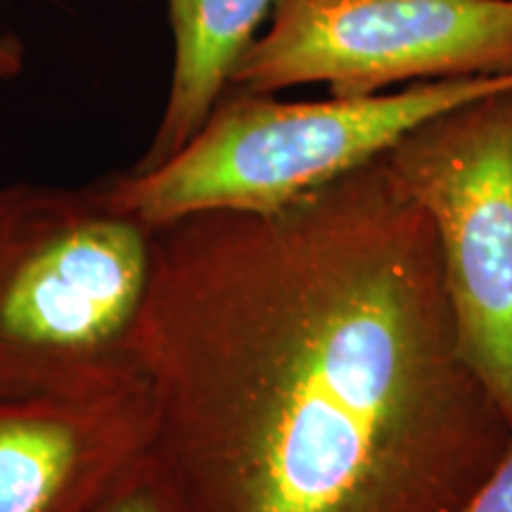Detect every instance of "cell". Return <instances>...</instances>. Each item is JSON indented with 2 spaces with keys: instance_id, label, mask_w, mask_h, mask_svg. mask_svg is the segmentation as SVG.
Instances as JSON below:
<instances>
[{
  "instance_id": "7",
  "label": "cell",
  "mask_w": 512,
  "mask_h": 512,
  "mask_svg": "<svg viewBox=\"0 0 512 512\" xmlns=\"http://www.w3.org/2000/svg\"><path fill=\"white\" fill-rule=\"evenodd\" d=\"M275 0H166L174 67L162 117L133 166L147 171L174 157L200 131L228 88L230 74L259 36Z\"/></svg>"
},
{
  "instance_id": "5",
  "label": "cell",
  "mask_w": 512,
  "mask_h": 512,
  "mask_svg": "<svg viewBox=\"0 0 512 512\" xmlns=\"http://www.w3.org/2000/svg\"><path fill=\"white\" fill-rule=\"evenodd\" d=\"M486 76H512V0H275L228 86L358 98Z\"/></svg>"
},
{
  "instance_id": "4",
  "label": "cell",
  "mask_w": 512,
  "mask_h": 512,
  "mask_svg": "<svg viewBox=\"0 0 512 512\" xmlns=\"http://www.w3.org/2000/svg\"><path fill=\"white\" fill-rule=\"evenodd\" d=\"M384 157L430 216L460 349L512 427V88L437 114Z\"/></svg>"
},
{
  "instance_id": "1",
  "label": "cell",
  "mask_w": 512,
  "mask_h": 512,
  "mask_svg": "<svg viewBox=\"0 0 512 512\" xmlns=\"http://www.w3.org/2000/svg\"><path fill=\"white\" fill-rule=\"evenodd\" d=\"M138 356L188 512H456L512 441L387 157L157 230Z\"/></svg>"
},
{
  "instance_id": "10",
  "label": "cell",
  "mask_w": 512,
  "mask_h": 512,
  "mask_svg": "<svg viewBox=\"0 0 512 512\" xmlns=\"http://www.w3.org/2000/svg\"><path fill=\"white\" fill-rule=\"evenodd\" d=\"M22 48L12 38L0 41V79H12L22 72Z\"/></svg>"
},
{
  "instance_id": "3",
  "label": "cell",
  "mask_w": 512,
  "mask_h": 512,
  "mask_svg": "<svg viewBox=\"0 0 512 512\" xmlns=\"http://www.w3.org/2000/svg\"><path fill=\"white\" fill-rule=\"evenodd\" d=\"M512 88V76L413 83L396 91L280 100L228 86L200 131L147 171L107 178L152 230L204 211H275L387 155L437 114Z\"/></svg>"
},
{
  "instance_id": "9",
  "label": "cell",
  "mask_w": 512,
  "mask_h": 512,
  "mask_svg": "<svg viewBox=\"0 0 512 512\" xmlns=\"http://www.w3.org/2000/svg\"><path fill=\"white\" fill-rule=\"evenodd\" d=\"M456 512H512V441L491 475Z\"/></svg>"
},
{
  "instance_id": "6",
  "label": "cell",
  "mask_w": 512,
  "mask_h": 512,
  "mask_svg": "<svg viewBox=\"0 0 512 512\" xmlns=\"http://www.w3.org/2000/svg\"><path fill=\"white\" fill-rule=\"evenodd\" d=\"M143 370L64 392L0 399V512H93L155 451Z\"/></svg>"
},
{
  "instance_id": "8",
  "label": "cell",
  "mask_w": 512,
  "mask_h": 512,
  "mask_svg": "<svg viewBox=\"0 0 512 512\" xmlns=\"http://www.w3.org/2000/svg\"><path fill=\"white\" fill-rule=\"evenodd\" d=\"M93 512H188L169 470L152 451L136 463Z\"/></svg>"
},
{
  "instance_id": "2",
  "label": "cell",
  "mask_w": 512,
  "mask_h": 512,
  "mask_svg": "<svg viewBox=\"0 0 512 512\" xmlns=\"http://www.w3.org/2000/svg\"><path fill=\"white\" fill-rule=\"evenodd\" d=\"M155 245L107 181L0 185V399L143 370Z\"/></svg>"
}]
</instances>
